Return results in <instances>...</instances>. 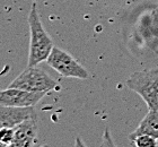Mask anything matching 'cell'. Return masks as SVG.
<instances>
[{"label":"cell","instance_id":"1","mask_svg":"<svg viewBox=\"0 0 158 147\" xmlns=\"http://www.w3.org/2000/svg\"><path fill=\"white\" fill-rule=\"evenodd\" d=\"M28 25H30L31 41L27 67H31V66H39L41 62L46 61L54 45L52 39L50 37L42 25L36 3L32 5V8L28 13Z\"/></svg>","mask_w":158,"mask_h":147},{"label":"cell","instance_id":"2","mask_svg":"<svg viewBox=\"0 0 158 147\" xmlns=\"http://www.w3.org/2000/svg\"><path fill=\"white\" fill-rule=\"evenodd\" d=\"M127 86L141 96L148 109L158 111V68L133 72L127 79Z\"/></svg>","mask_w":158,"mask_h":147},{"label":"cell","instance_id":"3","mask_svg":"<svg viewBox=\"0 0 158 147\" xmlns=\"http://www.w3.org/2000/svg\"><path fill=\"white\" fill-rule=\"evenodd\" d=\"M58 83L37 66L27 67L22 74L17 76L8 87L19 88L28 92H48L56 88Z\"/></svg>","mask_w":158,"mask_h":147},{"label":"cell","instance_id":"4","mask_svg":"<svg viewBox=\"0 0 158 147\" xmlns=\"http://www.w3.org/2000/svg\"><path fill=\"white\" fill-rule=\"evenodd\" d=\"M46 62L62 77L77 79L89 78V74L85 67L80 65L70 53L58 46H53L50 56L46 59Z\"/></svg>","mask_w":158,"mask_h":147},{"label":"cell","instance_id":"5","mask_svg":"<svg viewBox=\"0 0 158 147\" xmlns=\"http://www.w3.org/2000/svg\"><path fill=\"white\" fill-rule=\"evenodd\" d=\"M44 95H46L44 92H28L8 87L7 89L0 91V105L16 108L35 106L44 97Z\"/></svg>","mask_w":158,"mask_h":147},{"label":"cell","instance_id":"6","mask_svg":"<svg viewBox=\"0 0 158 147\" xmlns=\"http://www.w3.org/2000/svg\"><path fill=\"white\" fill-rule=\"evenodd\" d=\"M37 120V115H34L15 127V136L10 147H33L39 132Z\"/></svg>","mask_w":158,"mask_h":147},{"label":"cell","instance_id":"7","mask_svg":"<svg viewBox=\"0 0 158 147\" xmlns=\"http://www.w3.org/2000/svg\"><path fill=\"white\" fill-rule=\"evenodd\" d=\"M37 115L34 106L16 108L0 105V129L2 128H15L23 121Z\"/></svg>","mask_w":158,"mask_h":147},{"label":"cell","instance_id":"8","mask_svg":"<svg viewBox=\"0 0 158 147\" xmlns=\"http://www.w3.org/2000/svg\"><path fill=\"white\" fill-rule=\"evenodd\" d=\"M139 135H149L158 139V111L149 109L145 118L135 128V130L129 135V139L132 141Z\"/></svg>","mask_w":158,"mask_h":147},{"label":"cell","instance_id":"9","mask_svg":"<svg viewBox=\"0 0 158 147\" xmlns=\"http://www.w3.org/2000/svg\"><path fill=\"white\" fill-rule=\"evenodd\" d=\"M139 34L147 42L158 36V7L154 8L152 13L143 17L140 24Z\"/></svg>","mask_w":158,"mask_h":147},{"label":"cell","instance_id":"10","mask_svg":"<svg viewBox=\"0 0 158 147\" xmlns=\"http://www.w3.org/2000/svg\"><path fill=\"white\" fill-rule=\"evenodd\" d=\"M158 139L149 135H139L132 139L135 147H157Z\"/></svg>","mask_w":158,"mask_h":147},{"label":"cell","instance_id":"11","mask_svg":"<svg viewBox=\"0 0 158 147\" xmlns=\"http://www.w3.org/2000/svg\"><path fill=\"white\" fill-rule=\"evenodd\" d=\"M15 136V128H2L0 129V141L6 146H10Z\"/></svg>","mask_w":158,"mask_h":147},{"label":"cell","instance_id":"12","mask_svg":"<svg viewBox=\"0 0 158 147\" xmlns=\"http://www.w3.org/2000/svg\"><path fill=\"white\" fill-rule=\"evenodd\" d=\"M102 147H118L116 144L113 141V137L111 132H110L109 128H106L104 134H103V141H102Z\"/></svg>","mask_w":158,"mask_h":147},{"label":"cell","instance_id":"13","mask_svg":"<svg viewBox=\"0 0 158 147\" xmlns=\"http://www.w3.org/2000/svg\"><path fill=\"white\" fill-rule=\"evenodd\" d=\"M147 45L149 46V49L152 50V52L158 56V36L155 39L150 40L149 42H147Z\"/></svg>","mask_w":158,"mask_h":147},{"label":"cell","instance_id":"14","mask_svg":"<svg viewBox=\"0 0 158 147\" xmlns=\"http://www.w3.org/2000/svg\"><path fill=\"white\" fill-rule=\"evenodd\" d=\"M73 147H87L85 145V143L81 141V138L80 137H77L76 141H75V146Z\"/></svg>","mask_w":158,"mask_h":147},{"label":"cell","instance_id":"15","mask_svg":"<svg viewBox=\"0 0 158 147\" xmlns=\"http://www.w3.org/2000/svg\"><path fill=\"white\" fill-rule=\"evenodd\" d=\"M0 147H7V146H6V145H3L2 143H1V141H0Z\"/></svg>","mask_w":158,"mask_h":147},{"label":"cell","instance_id":"16","mask_svg":"<svg viewBox=\"0 0 158 147\" xmlns=\"http://www.w3.org/2000/svg\"><path fill=\"white\" fill-rule=\"evenodd\" d=\"M7 147H10V146H7Z\"/></svg>","mask_w":158,"mask_h":147}]
</instances>
